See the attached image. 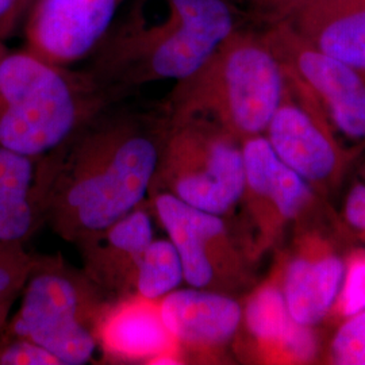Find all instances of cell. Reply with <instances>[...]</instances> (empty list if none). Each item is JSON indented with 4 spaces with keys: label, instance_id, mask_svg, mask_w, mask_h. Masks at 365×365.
<instances>
[{
    "label": "cell",
    "instance_id": "obj_24",
    "mask_svg": "<svg viewBox=\"0 0 365 365\" xmlns=\"http://www.w3.org/2000/svg\"><path fill=\"white\" fill-rule=\"evenodd\" d=\"M324 0H250L255 14L265 25L288 22L297 14Z\"/></svg>",
    "mask_w": 365,
    "mask_h": 365
},
{
    "label": "cell",
    "instance_id": "obj_19",
    "mask_svg": "<svg viewBox=\"0 0 365 365\" xmlns=\"http://www.w3.org/2000/svg\"><path fill=\"white\" fill-rule=\"evenodd\" d=\"M182 282V260L172 241L153 238L140 262L134 294L145 299L161 300Z\"/></svg>",
    "mask_w": 365,
    "mask_h": 365
},
{
    "label": "cell",
    "instance_id": "obj_13",
    "mask_svg": "<svg viewBox=\"0 0 365 365\" xmlns=\"http://www.w3.org/2000/svg\"><path fill=\"white\" fill-rule=\"evenodd\" d=\"M99 348L122 363L179 364L182 353L164 325L158 300L129 295L113 300L98 329Z\"/></svg>",
    "mask_w": 365,
    "mask_h": 365
},
{
    "label": "cell",
    "instance_id": "obj_10",
    "mask_svg": "<svg viewBox=\"0 0 365 365\" xmlns=\"http://www.w3.org/2000/svg\"><path fill=\"white\" fill-rule=\"evenodd\" d=\"M242 156L245 182L241 202L259 230L261 247L267 248L284 223L307 209L313 188L280 161L264 134L242 143Z\"/></svg>",
    "mask_w": 365,
    "mask_h": 365
},
{
    "label": "cell",
    "instance_id": "obj_12",
    "mask_svg": "<svg viewBox=\"0 0 365 365\" xmlns=\"http://www.w3.org/2000/svg\"><path fill=\"white\" fill-rule=\"evenodd\" d=\"M163 322L180 353L225 348L241 329L242 306L233 295L211 289L176 288L158 300Z\"/></svg>",
    "mask_w": 365,
    "mask_h": 365
},
{
    "label": "cell",
    "instance_id": "obj_6",
    "mask_svg": "<svg viewBox=\"0 0 365 365\" xmlns=\"http://www.w3.org/2000/svg\"><path fill=\"white\" fill-rule=\"evenodd\" d=\"M242 143L206 118L172 119L149 196L167 192L221 217L244 194Z\"/></svg>",
    "mask_w": 365,
    "mask_h": 365
},
{
    "label": "cell",
    "instance_id": "obj_28",
    "mask_svg": "<svg viewBox=\"0 0 365 365\" xmlns=\"http://www.w3.org/2000/svg\"><path fill=\"white\" fill-rule=\"evenodd\" d=\"M16 0H0V19L11 10Z\"/></svg>",
    "mask_w": 365,
    "mask_h": 365
},
{
    "label": "cell",
    "instance_id": "obj_22",
    "mask_svg": "<svg viewBox=\"0 0 365 365\" xmlns=\"http://www.w3.org/2000/svg\"><path fill=\"white\" fill-rule=\"evenodd\" d=\"M339 312L349 318L365 309V255L357 253L346 262L337 302Z\"/></svg>",
    "mask_w": 365,
    "mask_h": 365
},
{
    "label": "cell",
    "instance_id": "obj_11",
    "mask_svg": "<svg viewBox=\"0 0 365 365\" xmlns=\"http://www.w3.org/2000/svg\"><path fill=\"white\" fill-rule=\"evenodd\" d=\"M264 135L280 161L312 187H327L339 175L342 158L333 129L288 86Z\"/></svg>",
    "mask_w": 365,
    "mask_h": 365
},
{
    "label": "cell",
    "instance_id": "obj_27",
    "mask_svg": "<svg viewBox=\"0 0 365 365\" xmlns=\"http://www.w3.org/2000/svg\"><path fill=\"white\" fill-rule=\"evenodd\" d=\"M13 302H3L0 303V331L4 327V322H6V318H7V314L10 310V306H11Z\"/></svg>",
    "mask_w": 365,
    "mask_h": 365
},
{
    "label": "cell",
    "instance_id": "obj_18",
    "mask_svg": "<svg viewBox=\"0 0 365 365\" xmlns=\"http://www.w3.org/2000/svg\"><path fill=\"white\" fill-rule=\"evenodd\" d=\"M241 325L259 348L282 359L284 345L298 324L288 313L280 286L267 283L249 297L242 307Z\"/></svg>",
    "mask_w": 365,
    "mask_h": 365
},
{
    "label": "cell",
    "instance_id": "obj_2",
    "mask_svg": "<svg viewBox=\"0 0 365 365\" xmlns=\"http://www.w3.org/2000/svg\"><path fill=\"white\" fill-rule=\"evenodd\" d=\"M237 0H134L81 71L113 102L155 81H179L242 26Z\"/></svg>",
    "mask_w": 365,
    "mask_h": 365
},
{
    "label": "cell",
    "instance_id": "obj_26",
    "mask_svg": "<svg viewBox=\"0 0 365 365\" xmlns=\"http://www.w3.org/2000/svg\"><path fill=\"white\" fill-rule=\"evenodd\" d=\"M37 1L38 0H16L11 10L0 19V37L9 36L15 27L25 21L27 14Z\"/></svg>",
    "mask_w": 365,
    "mask_h": 365
},
{
    "label": "cell",
    "instance_id": "obj_20",
    "mask_svg": "<svg viewBox=\"0 0 365 365\" xmlns=\"http://www.w3.org/2000/svg\"><path fill=\"white\" fill-rule=\"evenodd\" d=\"M24 244H0V303L13 302L37 264Z\"/></svg>",
    "mask_w": 365,
    "mask_h": 365
},
{
    "label": "cell",
    "instance_id": "obj_17",
    "mask_svg": "<svg viewBox=\"0 0 365 365\" xmlns=\"http://www.w3.org/2000/svg\"><path fill=\"white\" fill-rule=\"evenodd\" d=\"M288 24L317 49L365 72V0H324Z\"/></svg>",
    "mask_w": 365,
    "mask_h": 365
},
{
    "label": "cell",
    "instance_id": "obj_4",
    "mask_svg": "<svg viewBox=\"0 0 365 365\" xmlns=\"http://www.w3.org/2000/svg\"><path fill=\"white\" fill-rule=\"evenodd\" d=\"M111 103L83 72L0 43V146L46 156Z\"/></svg>",
    "mask_w": 365,
    "mask_h": 365
},
{
    "label": "cell",
    "instance_id": "obj_16",
    "mask_svg": "<svg viewBox=\"0 0 365 365\" xmlns=\"http://www.w3.org/2000/svg\"><path fill=\"white\" fill-rule=\"evenodd\" d=\"M345 267L327 250L300 253L288 262L280 288L297 324L313 327L327 317L339 298Z\"/></svg>",
    "mask_w": 365,
    "mask_h": 365
},
{
    "label": "cell",
    "instance_id": "obj_14",
    "mask_svg": "<svg viewBox=\"0 0 365 365\" xmlns=\"http://www.w3.org/2000/svg\"><path fill=\"white\" fill-rule=\"evenodd\" d=\"M152 240V217L141 205L78 245L83 272L108 298L133 295L140 262Z\"/></svg>",
    "mask_w": 365,
    "mask_h": 365
},
{
    "label": "cell",
    "instance_id": "obj_25",
    "mask_svg": "<svg viewBox=\"0 0 365 365\" xmlns=\"http://www.w3.org/2000/svg\"><path fill=\"white\" fill-rule=\"evenodd\" d=\"M345 220L351 227L365 235V184H354L345 202Z\"/></svg>",
    "mask_w": 365,
    "mask_h": 365
},
{
    "label": "cell",
    "instance_id": "obj_15",
    "mask_svg": "<svg viewBox=\"0 0 365 365\" xmlns=\"http://www.w3.org/2000/svg\"><path fill=\"white\" fill-rule=\"evenodd\" d=\"M42 158L0 146V244H24L45 223Z\"/></svg>",
    "mask_w": 365,
    "mask_h": 365
},
{
    "label": "cell",
    "instance_id": "obj_7",
    "mask_svg": "<svg viewBox=\"0 0 365 365\" xmlns=\"http://www.w3.org/2000/svg\"><path fill=\"white\" fill-rule=\"evenodd\" d=\"M262 34L288 87L313 106L333 130L365 143V72L317 49L288 22L267 25Z\"/></svg>",
    "mask_w": 365,
    "mask_h": 365
},
{
    "label": "cell",
    "instance_id": "obj_3",
    "mask_svg": "<svg viewBox=\"0 0 365 365\" xmlns=\"http://www.w3.org/2000/svg\"><path fill=\"white\" fill-rule=\"evenodd\" d=\"M286 88L262 30L241 26L192 75L176 81L164 106L172 119L206 118L244 143L265 133Z\"/></svg>",
    "mask_w": 365,
    "mask_h": 365
},
{
    "label": "cell",
    "instance_id": "obj_1",
    "mask_svg": "<svg viewBox=\"0 0 365 365\" xmlns=\"http://www.w3.org/2000/svg\"><path fill=\"white\" fill-rule=\"evenodd\" d=\"M168 129L165 106H106L42 158L43 222L78 247L144 205Z\"/></svg>",
    "mask_w": 365,
    "mask_h": 365
},
{
    "label": "cell",
    "instance_id": "obj_21",
    "mask_svg": "<svg viewBox=\"0 0 365 365\" xmlns=\"http://www.w3.org/2000/svg\"><path fill=\"white\" fill-rule=\"evenodd\" d=\"M331 359L336 364L365 365V309L346 318L337 330Z\"/></svg>",
    "mask_w": 365,
    "mask_h": 365
},
{
    "label": "cell",
    "instance_id": "obj_9",
    "mask_svg": "<svg viewBox=\"0 0 365 365\" xmlns=\"http://www.w3.org/2000/svg\"><path fill=\"white\" fill-rule=\"evenodd\" d=\"M125 0H38L25 18V49L66 66L98 49Z\"/></svg>",
    "mask_w": 365,
    "mask_h": 365
},
{
    "label": "cell",
    "instance_id": "obj_23",
    "mask_svg": "<svg viewBox=\"0 0 365 365\" xmlns=\"http://www.w3.org/2000/svg\"><path fill=\"white\" fill-rule=\"evenodd\" d=\"M0 365H61L60 360L38 344L13 337L0 346Z\"/></svg>",
    "mask_w": 365,
    "mask_h": 365
},
{
    "label": "cell",
    "instance_id": "obj_5",
    "mask_svg": "<svg viewBox=\"0 0 365 365\" xmlns=\"http://www.w3.org/2000/svg\"><path fill=\"white\" fill-rule=\"evenodd\" d=\"M21 292L10 334L38 344L61 365L88 364L99 349L101 319L114 299L60 259L37 261Z\"/></svg>",
    "mask_w": 365,
    "mask_h": 365
},
{
    "label": "cell",
    "instance_id": "obj_8",
    "mask_svg": "<svg viewBox=\"0 0 365 365\" xmlns=\"http://www.w3.org/2000/svg\"><path fill=\"white\" fill-rule=\"evenodd\" d=\"M149 197L180 256L184 283L229 295L248 284V253L240 248L225 217L192 207L167 192Z\"/></svg>",
    "mask_w": 365,
    "mask_h": 365
}]
</instances>
